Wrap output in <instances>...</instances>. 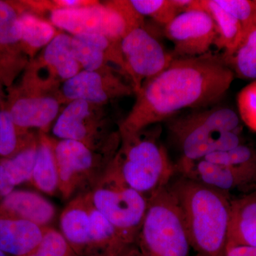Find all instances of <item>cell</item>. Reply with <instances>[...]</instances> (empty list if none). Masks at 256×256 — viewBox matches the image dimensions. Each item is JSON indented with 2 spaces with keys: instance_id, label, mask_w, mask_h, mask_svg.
Instances as JSON below:
<instances>
[{
  "instance_id": "1",
  "label": "cell",
  "mask_w": 256,
  "mask_h": 256,
  "mask_svg": "<svg viewBox=\"0 0 256 256\" xmlns=\"http://www.w3.org/2000/svg\"><path fill=\"white\" fill-rule=\"evenodd\" d=\"M234 77L222 54L210 52L200 56L174 58L136 92L132 108L120 124V134L140 132L183 109L214 105L228 92Z\"/></svg>"
},
{
  "instance_id": "2",
  "label": "cell",
  "mask_w": 256,
  "mask_h": 256,
  "mask_svg": "<svg viewBox=\"0 0 256 256\" xmlns=\"http://www.w3.org/2000/svg\"><path fill=\"white\" fill-rule=\"evenodd\" d=\"M170 188L196 256H225L232 201L228 194L182 176Z\"/></svg>"
},
{
  "instance_id": "3",
  "label": "cell",
  "mask_w": 256,
  "mask_h": 256,
  "mask_svg": "<svg viewBox=\"0 0 256 256\" xmlns=\"http://www.w3.org/2000/svg\"><path fill=\"white\" fill-rule=\"evenodd\" d=\"M168 120L170 134L181 152L178 164L198 161L245 142L242 120L230 108H204Z\"/></svg>"
},
{
  "instance_id": "4",
  "label": "cell",
  "mask_w": 256,
  "mask_h": 256,
  "mask_svg": "<svg viewBox=\"0 0 256 256\" xmlns=\"http://www.w3.org/2000/svg\"><path fill=\"white\" fill-rule=\"evenodd\" d=\"M160 130L156 126L120 136V146L112 160L124 181L148 202L169 186L176 172L160 142Z\"/></svg>"
},
{
  "instance_id": "5",
  "label": "cell",
  "mask_w": 256,
  "mask_h": 256,
  "mask_svg": "<svg viewBox=\"0 0 256 256\" xmlns=\"http://www.w3.org/2000/svg\"><path fill=\"white\" fill-rule=\"evenodd\" d=\"M60 228L78 256H119L128 247L94 206L89 192L69 201L60 216Z\"/></svg>"
},
{
  "instance_id": "6",
  "label": "cell",
  "mask_w": 256,
  "mask_h": 256,
  "mask_svg": "<svg viewBox=\"0 0 256 256\" xmlns=\"http://www.w3.org/2000/svg\"><path fill=\"white\" fill-rule=\"evenodd\" d=\"M136 244L142 256H190L182 214L170 185L148 202Z\"/></svg>"
},
{
  "instance_id": "7",
  "label": "cell",
  "mask_w": 256,
  "mask_h": 256,
  "mask_svg": "<svg viewBox=\"0 0 256 256\" xmlns=\"http://www.w3.org/2000/svg\"><path fill=\"white\" fill-rule=\"evenodd\" d=\"M57 166L58 192L69 200L92 192L106 172L120 146L121 140L102 150L69 140H53Z\"/></svg>"
},
{
  "instance_id": "8",
  "label": "cell",
  "mask_w": 256,
  "mask_h": 256,
  "mask_svg": "<svg viewBox=\"0 0 256 256\" xmlns=\"http://www.w3.org/2000/svg\"><path fill=\"white\" fill-rule=\"evenodd\" d=\"M94 206L129 246L136 244L148 208V201L129 186L112 164L89 192Z\"/></svg>"
},
{
  "instance_id": "9",
  "label": "cell",
  "mask_w": 256,
  "mask_h": 256,
  "mask_svg": "<svg viewBox=\"0 0 256 256\" xmlns=\"http://www.w3.org/2000/svg\"><path fill=\"white\" fill-rule=\"evenodd\" d=\"M144 18L132 9L129 1L96 2L74 9H54L50 22L72 36L98 34L120 43L130 32L143 26Z\"/></svg>"
},
{
  "instance_id": "10",
  "label": "cell",
  "mask_w": 256,
  "mask_h": 256,
  "mask_svg": "<svg viewBox=\"0 0 256 256\" xmlns=\"http://www.w3.org/2000/svg\"><path fill=\"white\" fill-rule=\"evenodd\" d=\"M100 107L86 101H70L56 119L52 133L57 139L77 141L94 150L119 142V131L108 132Z\"/></svg>"
},
{
  "instance_id": "11",
  "label": "cell",
  "mask_w": 256,
  "mask_h": 256,
  "mask_svg": "<svg viewBox=\"0 0 256 256\" xmlns=\"http://www.w3.org/2000/svg\"><path fill=\"white\" fill-rule=\"evenodd\" d=\"M120 50L124 72L136 94L144 82L168 68L174 58L143 26L134 28L121 40Z\"/></svg>"
},
{
  "instance_id": "12",
  "label": "cell",
  "mask_w": 256,
  "mask_h": 256,
  "mask_svg": "<svg viewBox=\"0 0 256 256\" xmlns=\"http://www.w3.org/2000/svg\"><path fill=\"white\" fill-rule=\"evenodd\" d=\"M165 36L172 42L174 58L200 56L210 52L216 33L210 15L202 10L180 13L164 26Z\"/></svg>"
},
{
  "instance_id": "13",
  "label": "cell",
  "mask_w": 256,
  "mask_h": 256,
  "mask_svg": "<svg viewBox=\"0 0 256 256\" xmlns=\"http://www.w3.org/2000/svg\"><path fill=\"white\" fill-rule=\"evenodd\" d=\"M60 105L55 96L21 82L10 95L6 108L20 130L37 128L45 132L60 114Z\"/></svg>"
},
{
  "instance_id": "14",
  "label": "cell",
  "mask_w": 256,
  "mask_h": 256,
  "mask_svg": "<svg viewBox=\"0 0 256 256\" xmlns=\"http://www.w3.org/2000/svg\"><path fill=\"white\" fill-rule=\"evenodd\" d=\"M133 92L132 86L126 84L111 69L98 72L82 70L63 82L60 89L62 97L68 102L84 100L100 106Z\"/></svg>"
},
{
  "instance_id": "15",
  "label": "cell",
  "mask_w": 256,
  "mask_h": 256,
  "mask_svg": "<svg viewBox=\"0 0 256 256\" xmlns=\"http://www.w3.org/2000/svg\"><path fill=\"white\" fill-rule=\"evenodd\" d=\"M176 172L225 193L238 190L250 193L256 190V173L244 168L200 160L176 164Z\"/></svg>"
},
{
  "instance_id": "16",
  "label": "cell",
  "mask_w": 256,
  "mask_h": 256,
  "mask_svg": "<svg viewBox=\"0 0 256 256\" xmlns=\"http://www.w3.org/2000/svg\"><path fill=\"white\" fill-rule=\"evenodd\" d=\"M20 35L16 3L0 0V80L10 86L28 64Z\"/></svg>"
},
{
  "instance_id": "17",
  "label": "cell",
  "mask_w": 256,
  "mask_h": 256,
  "mask_svg": "<svg viewBox=\"0 0 256 256\" xmlns=\"http://www.w3.org/2000/svg\"><path fill=\"white\" fill-rule=\"evenodd\" d=\"M72 48L82 70L98 72L110 69L107 64L112 62L126 74L120 43L98 34H80L72 36Z\"/></svg>"
},
{
  "instance_id": "18",
  "label": "cell",
  "mask_w": 256,
  "mask_h": 256,
  "mask_svg": "<svg viewBox=\"0 0 256 256\" xmlns=\"http://www.w3.org/2000/svg\"><path fill=\"white\" fill-rule=\"evenodd\" d=\"M0 217L28 220L41 227L50 226L54 218V206L46 198L30 191H13L3 198Z\"/></svg>"
},
{
  "instance_id": "19",
  "label": "cell",
  "mask_w": 256,
  "mask_h": 256,
  "mask_svg": "<svg viewBox=\"0 0 256 256\" xmlns=\"http://www.w3.org/2000/svg\"><path fill=\"white\" fill-rule=\"evenodd\" d=\"M44 228L28 220L0 217V250L23 256L41 242Z\"/></svg>"
},
{
  "instance_id": "20",
  "label": "cell",
  "mask_w": 256,
  "mask_h": 256,
  "mask_svg": "<svg viewBox=\"0 0 256 256\" xmlns=\"http://www.w3.org/2000/svg\"><path fill=\"white\" fill-rule=\"evenodd\" d=\"M227 244L256 247V190L230 201Z\"/></svg>"
},
{
  "instance_id": "21",
  "label": "cell",
  "mask_w": 256,
  "mask_h": 256,
  "mask_svg": "<svg viewBox=\"0 0 256 256\" xmlns=\"http://www.w3.org/2000/svg\"><path fill=\"white\" fill-rule=\"evenodd\" d=\"M202 10L210 15L214 23L216 38L214 45L228 56L238 46L244 28L242 23L217 4L216 0H195L191 9Z\"/></svg>"
},
{
  "instance_id": "22",
  "label": "cell",
  "mask_w": 256,
  "mask_h": 256,
  "mask_svg": "<svg viewBox=\"0 0 256 256\" xmlns=\"http://www.w3.org/2000/svg\"><path fill=\"white\" fill-rule=\"evenodd\" d=\"M72 38L68 34L58 33L42 52V64L63 82L82 70L72 50Z\"/></svg>"
},
{
  "instance_id": "23",
  "label": "cell",
  "mask_w": 256,
  "mask_h": 256,
  "mask_svg": "<svg viewBox=\"0 0 256 256\" xmlns=\"http://www.w3.org/2000/svg\"><path fill=\"white\" fill-rule=\"evenodd\" d=\"M20 13L21 44L26 56H33L36 52L50 43L57 34L55 26L50 22L40 18L37 14L20 3H16Z\"/></svg>"
},
{
  "instance_id": "24",
  "label": "cell",
  "mask_w": 256,
  "mask_h": 256,
  "mask_svg": "<svg viewBox=\"0 0 256 256\" xmlns=\"http://www.w3.org/2000/svg\"><path fill=\"white\" fill-rule=\"evenodd\" d=\"M31 182L37 190L46 194L54 195L58 191L60 178L53 144L44 132L40 133L37 140L36 162Z\"/></svg>"
},
{
  "instance_id": "25",
  "label": "cell",
  "mask_w": 256,
  "mask_h": 256,
  "mask_svg": "<svg viewBox=\"0 0 256 256\" xmlns=\"http://www.w3.org/2000/svg\"><path fill=\"white\" fill-rule=\"evenodd\" d=\"M222 56L235 76L256 80V20L244 28L237 48L230 54Z\"/></svg>"
},
{
  "instance_id": "26",
  "label": "cell",
  "mask_w": 256,
  "mask_h": 256,
  "mask_svg": "<svg viewBox=\"0 0 256 256\" xmlns=\"http://www.w3.org/2000/svg\"><path fill=\"white\" fill-rule=\"evenodd\" d=\"M37 140L32 138L14 156L0 161L14 186L31 181L36 162Z\"/></svg>"
},
{
  "instance_id": "27",
  "label": "cell",
  "mask_w": 256,
  "mask_h": 256,
  "mask_svg": "<svg viewBox=\"0 0 256 256\" xmlns=\"http://www.w3.org/2000/svg\"><path fill=\"white\" fill-rule=\"evenodd\" d=\"M129 2L140 16H149L164 26L181 13L174 0H130Z\"/></svg>"
},
{
  "instance_id": "28",
  "label": "cell",
  "mask_w": 256,
  "mask_h": 256,
  "mask_svg": "<svg viewBox=\"0 0 256 256\" xmlns=\"http://www.w3.org/2000/svg\"><path fill=\"white\" fill-rule=\"evenodd\" d=\"M203 160L217 164L245 168L256 172V150L245 142L229 151L212 153Z\"/></svg>"
},
{
  "instance_id": "29",
  "label": "cell",
  "mask_w": 256,
  "mask_h": 256,
  "mask_svg": "<svg viewBox=\"0 0 256 256\" xmlns=\"http://www.w3.org/2000/svg\"><path fill=\"white\" fill-rule=\"evenodd\" d=\"M23 256H78L62 232L50 226L44 228L43 237L31 252Z\"/></svg>"
},
{
  "instance_id": "30",
  "label": "cell",
  "mask_w": 256,
  "mask_h": 256,
  "mask_svg": "<svg viewBox=\"0 0 256 256\" xmlns=\"http://www.w3.org/2000/svg\"><path fill=\"white\" fill-rule=\"evenodd\" d=\"M20 130L10 116L6 108L0 109V156L10 158L14 156L25 144H20L18 132Z\"/></svg>"
},
{
  "instance_id": "31",
  "label": "cell",
  "mask_w": 256,
  "mask_h": 256,
  "mask_svg": "<svg viewBox=\"0 0 256 256\" xmlns=\"http://www.w3.org/2000/svg\"><path fill=\"white\" fill-rule=\"evenodd\" d=\"M237 105L242 122L256 132V80L248 84L238 92Z\"/></svg>"
},
{
  "instance_id": "32",
  "label": "cell",
  "mask_w": 256,
  "mask_h": 256,
  "mask_svg": "<svg viewBox=\"0 0 256 256\" xmlns=\"http://www.w3.org/2000/svg\"><path fill=\"white\" fill-rule=\"evenodd\" d=\"M217 4L246 28L256 20V0H216Z\"/></svg>"
},
{
  "instance_id": "33",
  "label": "cell",
  "mask_w": 256,
  "mask_h": 256,
  "mask_svg": "<svg viewBox=\"0 0 256 256\" xmlns=\"http://www.w3.org/2000/svg\"><path fill=\"white\" fill-rule=\"evenodd\" d=\"M224 256H256V247L227 244Z\"/></svg>"
},
{
  "instance_id": "34",
  "label": "cell",
  "mask_w": 256,
  "mask_h": 256,
  "mask_svg": "<svg viewBox=\"0 0 256 256\" xmlns=\"http://www.w3.org/2000/svg\"><path fill=\"white\" fill-rule=\"evenodd\" d=\"M14 186L4 168L0 163V197L4 198L8 196L13 192Z\"/></svg>"
},
{
  "instance_id": "35",
  "label": "cell",
  "mask_w": 256,
  "mask_h": 256,
  "mask_svg": "<svg viewBox=\"0 0 256 256\" xmlns=\"http://www.w3.org/2000/svg\"><path fill=\"white\" fill-rule=\"evenodd\" d=\"M119 256H142L136 244H132L126 248Z\"/></svg>"
},
{
  "instance_id": "36",
  "label": "cell",
  "mask_w": 256,
  "mask_h": 256,
  "mask_svg": "<svg viewBox=\"0 0 256 256\" xmlns=\"http://www.w3.org/2000/svg\"><path fill=\"white\" fill-rule=\"evenodd\" d=\"M2 82L0 80V109L2 108L1 106L2 104Z\"/></svg>"
},
{
  "instance_id": "37",
  "label": "cell",
  "mask_w": 256,
  "mask_h": 256,
  "mask_svg": "<svg viewBox=\"0 0 256 256\" xmlns=\"http://www.w3.org/2000/svg\"><path fill=\"white\" fill-rule=\"evenodd\" d=\"M0 256H6V255L2 250H0Z\"/></svg>"
}]
</instances>
